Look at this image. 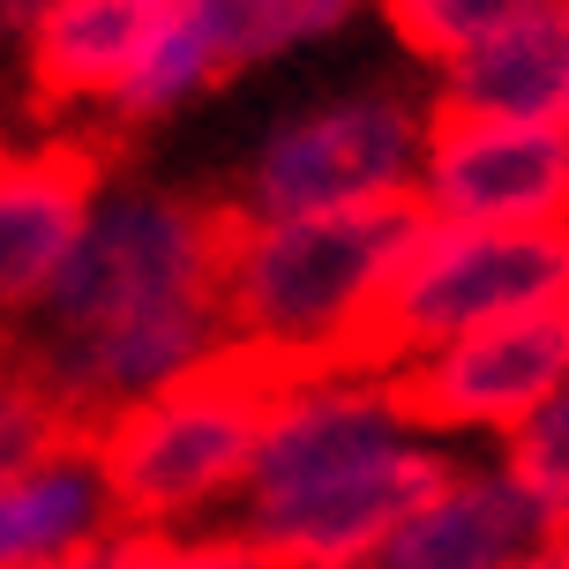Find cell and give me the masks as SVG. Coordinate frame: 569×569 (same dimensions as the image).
Returning <instances> with one entry per match:
<instances>
[{
  "mask_svg": "<svg viewBox=\"0 0 569 569\" xmlns=\"http://www.w3.org/2000/svg\"><path fill=\"white\" fill-rule=\"evenodd\" d=\"M457 450L382 368L278 375L232 532L278 569H375L405 517L450 480Z\"/></svg>",
  "mask_w": 569,
  "mask_h": 569,
  "instance_id": "cell-1",
  "label": "cell"
},
{
  "mask_svg": "<svg viewBox=\"0 0 569 569\" xmlns=\"http://www.w3.org/2000/svg\"><path fill=\"white\" fill-rule=\"evenodd\" d=\"M420 226V202L232 218L226 284H218L232 352L278 375L382 368V315Z\"/></svg>",
  "mask_w": 569,
  "mask_h": 569,
  "instance_id": "cell-2",
  "label": "cell"
},
{
  "mask_svg": "<svg viewBox=\"0 0 569 569\" xmlns=\"http://www.w3.org/2000/svg\"><path fill=\"white\" fill-rule=\"evenodd\" d=\"M226 240L232 210L172 188H98L90 226L68 270L23 322V345H83L136 322H180V315H226Z\"/></svg>",
  "mask_w": 569,
  "mask_h": 569,
  "instance_id": "cell-3",
  "label": "cell"
},
{
  "mask_svg": "<svg viewBox=\"0 0 569 569\" xmlns=\"http://www.w3.org/2000/svg\"><path fill=\"white\" fill-rule=\"evenodd\" d=\"M278 368H262L248 352H226L218 368L172 382L158 398L113 412L90 427L106 487L120 502V525L136 532H202L218 510L248 495L262 442V412H270Z\"/></svg>",
  "mask_w": 569,
  "mask_h": 569,
  "instance_id": "cell-4",
  "label": "cell"
},
{
  "mask_svg": "<svg viewBox=\"0 0 569 569\" xmlns=\"http://www.w3.org/2000/svg\"><path fill=\"white\" fill-rule=\"evenodd\" d=\"M427 113L412 90L352 83L330 98H308L262 128V142L240 166L232 218H308V210H382L412 202L427 158Z\"/></svg>",
  "mask_w": 569,
  "mask_h": 569,
  "instance_id": "cell-5",
  "label": "cell"
},
{
  "mask_svg": "<svg viewBox=\"0 0 569 569\" xmlns=\"http://www.w3.org/2000/svg\"><path fill=\"white\" fill-rule=\"evenodd\" d=\"M547 308H569V226H420L382 315V368Z\"/></svg>",
  "mask_w": 569,
  "mask_h": 569,
  "instance_id": "cell-6",
  "label": "cell"
},
{
  "mask_svg": "<svg viewBox=\"0 0 569 569\" xmlns=\"http://www.w3.org/2000/svg\"><path fill=\"white\" fill-rule=\"evenodd\" d=\"M390 375L442 442H510L555 390H569V308L480 322L390 360Z\"/></svg>",
  "mask_w": 569,
  "mask_h": 569,
  "instance_id": "cell-7",
  "label": "cell"
},
{
  "mask_svg": "<svg viewBox=\"0 0 569 569\" xmlns=\"http://www.w3.org/2000/svg\"><path fill=\"white\" fill-rule=\"evenodd\" d=\"M412 202L427 226H569V128L435 113Z\"/></svg>",
  "mask_w": 569,
  "mask_h": 569,
  "instance_id": "cell-8",
  "label": "cell"
},
{
  "mask_svg": "<svg viewBox=\"0 0 569 569\" xmlns=\"http://www.w3.org/2000/svg\"><path fill=\"white\" fill-rule=\"evenodd\" d=\"M98 158L83 142L0 150V322H30L68 270L98 202Z\"/></svg>",
  "mask_w": 569,
  "mask_h": 569,
  "instance_id": "cell-9",
  "label": "cell"
},
{
  "mask_svg": "<svg viewBox=\"0 0 569 569\" xmlns=\"http://www.w3.org/2000/svg\"><path fill=\"white\" fill-rule=\"evenodd\" d=\"M540 540H547L540 510L525 502V487L510 480V465L495 450V457H457L450 480L390 532L375 569H517Z\"/></svg>",
  "mask_w": 569,
  "mask_h": 569,
  "instance_id": "cell-10",
  "label": "cell"
},
{
  "mask_svg": "<svg viewBox=\"0 0 569 569\" xmlns=\"http://www.w3.org/2000/svg\"><path fill=\"white\" fill-rule=\"evenodd\" d=\"M172 0H46L23 38V76L46 113H113L166 30Z\"/></svg>",
  "mask_w": 569,
  "mask_h": 569,
  "instance_id": "cell-11",
  "label": "cell"
},
{
  "mask_svg": "<svg viewBox=\"0 0 569 569\" xmlns=\"http://www.w3.org/2000/svg\"><path fill=\"white\" fill-rule=\"evenodd\" d=\"M435 113L569 128V0H532L472 53L435 68Z\"/></svg>",
  "mask_w": 569,
  "mask_h": 569,
  "instance_id": "cell-12",
  "label": "cell"
},
{
  "mask_svg": "<svg viewBox=\"0 0 569 569\" xmlns=\"http://www.w3.org/2000/svg\"><path fill=\"white\" fill-rule=\"evenodd\" d=\"M113 532L120 502L90 435H68L46 457L0 472V569H68Z\"/></svg>",
  "mask_w": 569,
  "mask_h": 569,
  "instance_id": "cell-13",
  "label": "cell"
},
{
  "mask_svg": "<svg viewBox=\"0 0 569 569\" xmlns=\"http://www.w3.org/2000/svg\"><path fill=\"white\" fill-rule=\"evenodd\" d=\"M218 83H232V68H226V38H218L210 0H172L166 30L150 38L142 68L113 98V120L120 128H158V120L188 113L196 98H210Z\"/></svg>",
  "mask_w": 569,
  "mask_h": 569,
  "instance_id": "cell-14",
  "label": "cell"
},
{
  "mask_svg": "<svg viewBox=\"0 0 569 569\" xmlns=\"http://www.w3.org/2000/svg\"><path fill=\"white\" fill-rule=\"evenodd\" d=\"M368 8H375V0H210L232 76H248V68H278V60L315 53V46H338Z\"/></svg>",
  "mask_w": 569,
  "mask_h": 569,
  "instance_id": "cell-15",
  "label": "cell"
},
{
  "mask_svg": "<svg viewBox=\"0 0 569 569\" xmlns=\"http://www.w3.org/2000/svg\"><path fill=\"white\" fill-rule=\"evenodd\" d=\"M525 8L532 0H375V16L390 23V38L412 60H427V68H450L457 53H472L480 38H495Z\"/></svg>",
  "mask_w": 569,
  "mask_h": 569,
  "instance_id": "cell-16",
  "label": "cell"
},
{
  "mask_svg": "<svg viewBox=\"0 0 569 569\" xmlns=\"http://www.w3.org/2000/svg\"><path fill=\"white\" fill-rule=\"evenodd\" d=\"M502 465H510V480L525 487V502L540 510L547 540H569V390H555V398L502 442Z\"/></svg>",
  "mask_w": 569,
  "mask_h": 569,
  "instance_id": "cell-17",
  "label": "cell"
},
{
  "mask_svg": "<svg viewBox=\"0 0 569 569\" xmlns=\"http://www.w3.org/2000/svg\"><path fill=\"white\" fill-rule=\"evenodd\" d=\"M68 435H83V427L68 420L53 405V390L23 368V352H0V472L46 457L53 442H68Z\"/></svg>",
  "mask_w": 569,
  "mask_h": 569,
  "instance_id": "cell-18",
  "label": "cell"
},
{
  "mask_svg": "<svg viewBox=\"0 0 569 569\" xmlns=\"http://www.w3.org/2000/svg\"><path fill=\"white\" fill-rule=\"evenodd\" d=\"M128 569H278L240 532H136L128 525Z\"/></svg>",
  "mask_w": 569,
  "mask_h": 569,
  "instance_id": "cell-19",
  "label": "cell"
},
{
  "mask_svg": "<svg viewBox=\"0 0 569 569\" xmlns=\"http://www.w3.org/2000/svg\"><path fill=\"white\" fill-rule=\"evenodd\" d=\"M38 8H46V0H0V38H8V46H23L30 23H38Z\"/></svg>",
  "mask_w": 569,
  "mask_h": 569,
  "instance_id": "cell-20",
  "label": "cell"
},
{
  "mask_svg": "<svg viewBox=\"0 0 569 569\" xmlns=\"http://www.w3.org/2000/svg\"><path fill=\"white\" fill-rule=\"evenodd\" d=\"M517 569H569V540H540Z\"/></svg>",
  "mask_w": 569,
  "mask_h": 569,
  "instance_id": "cell-21",
  "label": "cell"
},
{
  "mask_svg": "<svg viewBox=\"0 0 569 569\" xmlns=\"http://www.w3.org/2000/svg\"><path fill=\"white\" fill-rule=\"evenodd\" d=\"M0 150H8V142H0Z\"/></svg>",
  "mask_w": 569,
  "mask_h": 569,
  "instance_id": "cell-22",
  "label": "cell"
}]
</instances>
